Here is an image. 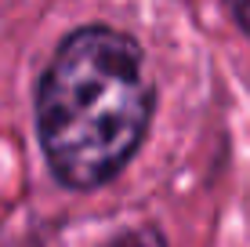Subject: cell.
Returning <instances> with one entry per match:
<instances>
[{"label": "cell", "mask_w": 250, "mask_h": 247, "mask_svg": "<svg viewBox=\"0 0 250 247\" xmlns=\"http://www.w3.org/2000/svg\"><path fill=\"white\" fill-rule=\"evenodd\" d=\"M145 55L113 25H83L58 44L37 88V135L69 189H98L131 164L152 120Z\"/></svg>", "instance_id": "cell-1"}, {"label": "cell", "mask_w": 250, "mask_h": 247, "mask_svg": "<svg viewBox=\"0 0 250 247\" xmlns=\"http://www.w3.org/2000/svg\"><path fill=\"white\" fill-rule=\"evenodd\" d=\"M102 247H167L163 240V233L156 225H138V229H127V233H120L116 240L102 244Z\"/></svg>", "instance_id": "cell-2"}, {"label": "cell", "mask_w": 250, "mask_h": 247, "mask_svg": "<svg viewBox=\"0 0 250 247\" xmlns=\"http://www.w3.org/2000/svg\"><path fill=\"white\" fill-rule=\"evenodd\" d=\"M229 4V11H232V19L239 22V29L250 33V0H225Z\"/></svg>", "instance_id": "cell-3"}]
</instances>
